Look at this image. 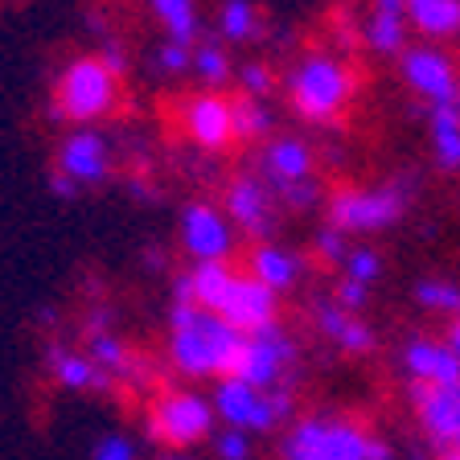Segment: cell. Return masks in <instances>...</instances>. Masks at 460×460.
Masks as SVG:
<instances>
[{
    "instance_id": "obj_5",
    "label": "cell",
    "mask_w": 460,
    "mask_h": 460,
    "mask_svg": "<svg viewBox=\"0 0 460 460\" xmlns=\"http://www.w3.org/2000/svg\"><path fill=\"white\" fill-rule=\"evenodd\" d=\"M407 190L402 185H345L329 193V226L341 234H370L386 230L407 214Z\"/></svg>"
},
{
    "instance_id": "obj_43",
    "label": "cell",
    "mask_w": 460,
    "mask_h": 460,
    "mask_svg": "<svg viewBox=\"0 0 460 460\" xmlns=\"http://www.w3.org/2000/svg\"><path fill=\"white\" fill-rule=\"evenodd\" d=\"M440 460H460V448H448V452H444Z\"/></svg>"
},
{
    "instance_id": "obj_35",
    "label": "cell",
    "mask_w": 460,
    "mask_h": 460,
    "mask_svg": "<svg viewBox=\"0 0 460 460\" xmlns=\"http://www.w3.org/2000/svg\"><path fill=\"white\" fill-rule=\"evenodd\" d=\"M349 234H341L337 226H325V230H316V239H313V255L321 259V263H345V255H349Z\"/></svg>"
},
{
    "instance_id": "obj_7",
    "label": "cell",
    "mask_w": 460,
    "mask_h": 460,
    "mask_svg": "<svg viewBox=\"0 0 460 460\" xmlns=\"http://www.w3.org/2000/svg\"><path fill=\"white\" fill-rule=\"evenodd\" d=\"M284 460H370V436L345 420H300L284 436Z\"/></svg>"
},
{
    "instance_id": "obj_32",
    "label": "cell",
    "mask_w": 460,
    "mask_h": 460,
    "mask_svg": "<svg viewBox=\"0 0 460 460\" xmlns=\"http://www.w3.org/2000/svg\"><path fill=\"white\" fill-rule=\"evenodd\" d=\"M268 190L284 210H313L316 198H321V181H316V177H308V181H292V185H268Z\"/></svg>"
},
{
    "instance_id": "obj_33",
    "label": "cell",
    "mask_w": 460,
    "mask_h": 460,
    "mask_svg": "<svg viewBox=\"0 0 460 460\" xmlns=\"http://www.w3.org/2000/svg\"><path fill=\"white\" fill-rule=\"evenodd\" d=\"M341 268H345L349 279H358V284L370 288L374 279L383 276V259H378V251H370V247H349V255H345Z\"/></svg>"
},
{
    "instance_id": "obj_44",
    "label": "cell",
    "mask_w": 460,
    "mask_h": 460,
    "mask_svg": "<svg viewBox=\"0 0 460 460\" xmlns=\"http://www.w3.org/2000/svg\"><path fill=\"white\" fill-rule=\"evenodd\" d=\"M456 111H460V95H456Z\"/></svg>"
},
{
    "instance_id": "obj_37",
    "label": "cell",
    "mask_w": 460,
    "mask_h": 460,
    "mask_svg": "<svg viewBox=\"0 0 460 460\" xmlns=\"http://www.w3.org/2000/svg\"><path fill=\"white\" fill-rule=\"evenodd\" d=\"M214 452H218L222 460H251V436L239 428H222L218 436H214Z\"/></svg>"
},
{
    "instance_id": "obj_10",
    "label": "cell",
    "mask_w": 460,
    "mask_h": 460,
    "mask_svg": "<svg viewBox=\"0 0 460 460\" xmlns=\"http://www.w3.org/2000/svg\"><path fill=\"white\" fill-rule=\"evenodd\" d=\"M399 75L428 107L456 103V95H460L456 62H452L440 46H431V41L402 49V54H399Z\"/></svg>"
},
{
    "instance_id": "obj_38",
    "label": "cell",
    "mask_w": 460,
    "mask_h": 460,
    "mask_svg": "<svg viewBox=\"0 0 460 460\" xmlns=\"http://www.w3.org/2000/svg\"><path fill=\"white\" fill-rule=\"evenodd\" d=\"M333 300H337L341 308H349V313H362L366 300H370V288L358 284V279H349V276H341V284H337Z\"/></svg>"
},
{
    "instance_id": "obj_21",
    "label": "cell",
    "mask_w": 460,
    "mask_h": 460,
    "mask_svg": "<svg viewBox=\"0 0 460 460\" xmlns=\"http://www.w3.org/2000/svg\"><path fill=\"white\" fill-rule=\"evenodd\" d=\"M316 329L329 337V341L341 349V354H370L374 349V333L358 313L341 308L337 300H325V305H316Z\"/></svg>"
},
{
    "instance_id": "obj_6",
    "label": "cell",
    "mask_w": 460,
    "mask_h": 460,
    "mask_svg": "<svg viewBox=\"0 0 460 460\" xmlns=\"http://www.w3.org/2000/svg\"><path fill=\"white\" fill-rule=\"evenodd\" d=\"M214 402V415H218L226 428H239V431H271L279 428V423L288 420V411H292V399H288V391H259V386L243 383V378H218V386H214L210 394Z\"/></svg>"
},
{
    "instance_id": "obj_30",
    "label": "cell",
    "mask_w": 460,
    "mask_h": 460,
    "mask_svg": "<svg viewBox=\"0 0 460 460\" xmlns=\"http://www.w3.org/2000/svg\"><path fill=\"white\" fill-rule=\"evenodd\" d=\"M415 300L431 313H448V316H460V288L448 284V279H420L415 284Z\"/></svg>"
},
{
    "instance_id": "obj_12",
    "label": "cell",
    "mask_w": 460,
    "mask_h": 460,
    "mask_svg": "<svg viewBox=\"0 0 460 460\" xmlns=\"http://www.w3.org/2000/svg\"><path fill=\"white\" fill-rule=\"evenodd\" d=\"M54 172L70 177L78 190L86 185H103L111 177V144L99 128H75L58 140L54 153Z\"/></svg>"
},
{
    "instance_id": "obj_22",
    "label": "cell",
    "mask_w": 460,
    "mask_h": 460,
    "mask_svg": "<svg viewBox=\"0 0 460 460\" xmlns=\"http://www.w3.org/2000/svg\"><path fill=\"white\" fill-rule=\"evenodd\" d=\"M402 4H407V25L428 41L460 38V0H402Z\"/></svg>"
},
{
    "instance_id": "obj_4",
    "label": "cell",
    "mask_w": 460,
    "mask_h": 460,
    "mask_svg": "<svg viewBox=\"0 0 460 460\" xmlns=\"http://www.w3.org/2000/svg\"><path fill=\"white\" fill-rule=\"evenodd\" d=\"M214 402L210 394H198V391H161L148 411V440L153 444H164L169 452H190L193 444L210 440L214 436Z\"/></svg>"
},
{
    "instance_id": "obj_42",
    "label": "cell",
    "mask_w": 460,
    "mask_h": 460,
    "mask_svg": "<svg viewBox=\"0 0 460 460\" xmlns=\"http://www.w3.org/2000/svg\"><path fill=\"white\" fill-rule=\"evenodd\" d=\"M161 460H193V456H190V452H164Z\"/></svg>"
},
{
    "instance_id": "obj_28",
    "label": "cell",
    "mask_w": 460,
    "mask_h": 460,
    "mask_svg": "<svg viewBox=\"0 0 460 460\" xmlns=\"http://www.w3.org/2000/svg\"><path fill=\"white\" fill-rule=\"evenodd\" d=\"M230 107H234V140L243 144H255V140H268V132L276 128V115H271L268 99H230Z\"/></svg>"
},
{
    "instance_id": "obj_2",
    "label": "cell",
    "mask_w": 460,
    "mask_h": 460,
    "mask_svg": "<svg viewBox=\"0 0 460 460\" xmlns=\"http://www.w3.org/2000/svg\"><path fill=\"white\" fill-rule=\"evenodd\" d=\"M119 99H124V78L111 75L99 54H78L54 78L49 119L70 128H99L119 111Z\"/></svg>"
},
{
    "instance_id": "obj_19",
    "label": "cell",
    "mask_w": 460,
    "mask_h": 460,
    "mask_svg": "<svg viewBox=\"0 0 460 460\" xmlns=\"http://www.w3.org/2000/svg\"><path fill=\"white\" fill-rule=\"evenodd\" d=\"M247 271L259 279L263 288H271L276 296H284V292H292V288L300 284V276H305V259L292 255L288 247H279V243H255L247 255Z\"/></svg>"
},
{
    "instance_id": "obj_41",
    "label": "cell",
    "mask_w": 460,
    "mask_h": 460,
    "mask_svg": "<svg viewBox=\"0 0 460 460\" xmlns=\"http://www.w3.org/2000/svg\"><path fill=\"white\" fill-rule=\"evenodd\" d=\"M448 349L460 358V321H452V329H448Z\"/></svg>"
},
{
    "instance_id": "obj_13",
    "label": "cell",
    "mask_w": 460,
    "mask_h": 460,
    "mask_svg": "<svg viewBox=\"0 0 460 460\" xmlns=\"http://www.w3.org/2000/svg\"><path fill=\"white\" fill-rule=\"evenodd\" d=\"M218 316L239 333H263V329L279 325V296L259 284L251 271H243V276H234L226 300L218 305Z\"/></svg>"
},
{
    "instance_id": "obj_15",
    "label": "cell",
    "mask_w": 460,
    "mask_h": 460,
    "mask_svg": "<svg viewBox=\"0 0 460 460\" xmlns=\"http://www.w3.org/2000/svg\"><path fill=\"white\" fill-rule=\"evenodd\" d=\"M415 415H420L423 431L440 444L444 452L460 448V383L452 386H411Z\"/></svg>"
},
{
    "instance_id": "obj_23",
    "label": "cell",
    "mask_w": 460,
    "mask_h": 460,
    "mask_svg": "<svg viewBox=\"0 0 460 460\" xmlns=\"http://www.w3.org/2000/svg\"><path fill=\"white\" fill-rule=\"evenodd\" d=\"M86 354L95 358V366L107 374V378H119V383H140L144 378V366L132 358V349H128L124 341L115 333H107V329H99V333H91V341H86Z\"/></svg>"
},
{
    "instance_id": "obj_26",
    "label": "cell",
    "mask_w": 460,
    "mask_h": 460,
    "mask_svg": "<svg viewBox=\"0 0 460 460\" xmlns=\"http://www.w3.org/2000/svg\"><path fill=\"white\" fill-rule=\"evenodd\" d=\"M239 271L230 268V263H193L190 268V284H193V305L198 308H210L218 313V305L226 300L230 284H234Z\"/></svg>"
},
{
    "instance_id": "obj_11",
    "label": "cell",
    "mask_w": 460,
    "mask_h": 460,
    "mask_svg": "<svg viewBox=\"0 0 460 460\" xmlns=\"http://www.w3.org/2000/svg\"><path fill=\"white\" fill-rule=\"evenodd\" d=\"M296 362V341L284 329H263V333H247L234 358V378L259 386V391H276L288 366Z\"/></svg>"
},
{
    "instance_id": "obj_27",
    "label": "cell",
    "mask_w": 460,
    "mask_h": 460,
    "mask_svg": "<svg viewBox=\"0 0 460 460\" xmlns=\"http://www.w3.org/2000/svg\"><path fill=\"white\" fill-rule=\"evenodd\" d=\"M263 17H259L255 0H222L218 4V38L230 46H243V41H255Z\"/></svg>"
},
{
    "instance_id": "obj_8",
    "label": "cell",
    "mask_w": 460,
    "mask_h": 460,
    "mask_svg": "<svg viewBox=\"0 0 460 460\" xmlns=\"http://www.w3.org/2000/svg\"><path fill=\"white\" fill-rule=\"evenodd\" d=\"M181 247L193 263H230L239 251V230L214 201H190L181 210Z\"/></svg>"
},
{
    "instance_id": "obj_40",
    "label": "cell",
    "mask_w": 460,
    "mask_h": 460,
    "mask_svg": "<svg viewBox=\"0 0 460 460\" xmlns=\"http://www.w3.org/2000/svg\"><path fill=\"white\" fill-rule=\"evenodd\" d=\"M49 190H54V198H78V185L70 181V177H62V172H54V177H49Z\"/></svg>"
},
{
    "instance_id": "obj_17",
    "label": "cell",
    "mask_w": 460,
    "mask_h": 460,
    "mask_svg": "<svg viewBox=\"0 0 460 460\" xmlns=\"http://www.w3.org/2000/svg\"><path fill=\"white\" fill-rule=\"evenodd\" d=\"M402 370L411 374V383L420 386H452L460 383V358L448 349V341H415L402 345Z\"/></svg>"
},
{
    "instance_id": "obj_3",
    "label": "cell",
    "mask_w": 460,
    "mask_h": 460,
    "mask_svg": "<svg viewBox=\"0 0 460 460\" xmlns=\"http://www.w3.org/2000/svg\"><path fill=\"white\" fill-rule=\"evenodd\" d=\"M354 91H358L354 66L345 58L329 54V49L300 54L284 75L288 107L308 124H333L337 115L354 103Z\"/></svg>"
},
{
    "instance_id": "obj_16",
    "label": "cell",
    "mask_w": 460,
    "mask_h": 460,
    "mask_svg": "<svg viewBox=\"0 0 460 460\" xmlns=\"http://www.w3.org/2000/svg\"><path fill=\"white\" fill-rule=\"evenodd\" d=\"M259 172L268 185H292L316 177V153L300 136H268L259 148Z\"/></svg>"
},
{
    "instance_id": "obj_20",
    "label": "cell",
    "mask_w": 460,
    "mask_h": 460,
    "mask_svg": "<svg viewBox=\"0 0 460 460\" xmlns=\"http://www.w3.org/2000/svg\"><path fill=\"white\" fill-rule=\"evenodd\" d=\"M46 362H49V374H54L58 386H66V391H107L111 378L95 366V358L86 354V349H66V345H49L46 349Z\"/></svg>"
},
{
    "instance_id": "obj_1",
    "label": "cell",
    "mask_w": 460,
    "mask_h": 460,
    "mask_svg": "<svg viewBox=\"0 0 460 460\" xmlns=\"http://www.w3.org/2000/svg\"><path fill=\"white\" fill-rule=\"evenodd\" d=\"M243 337L234 325H226L218 313L198 305L169 308V366L181 378H230L239 358Z\"/></svg>"
},
{
    "instance_id": "obj_14",
    "label": "cell",
    "mask_w": 460,
    "mask_h": 460,
    "mask_svg": "<svg viewBox=\"0 0 460 460\" xmlns=\"http://www.w3.org/2000/svg\"><path fill=\"white\" fill-rule=\"evenodd\" d=\"M226 218L234 222L239 234H251V239H268L271 218H276V198H271L268 181L263 177H251V172H239L230 177L226 185Z\"/></svg>"
},
{
    "instance_id": "obj_39",
    "label": "cell",
    "mask_w": 460,
    "mask_h": 460,
    "mask_svg": "<svg viewBox=\"0 0 460 460\" xmlns=\"http://www.w3.org/2000/svg\"><path fill=\"white\" fill-rule=\"evenodd\" d=\"M99 58H103V66L111 70V75H119V78L128 75V54L119 46H103V49H99Z\"/></svg>"
},
{
    "instance_id": "obj_31",
    "label": "cell",
    "mask_w": 460,
    "mask_h": 460,
    "mask_svg": "<svg viewBox=\"0 0 460 460\" xmlns=\"http://www.w3.org/2000/svg\"><path fill=\"white\" fill-rule=\"evenodd\" d=\"M234 83H239V95H247V99H268L271 91H276V75H271V66H263V62H243V66H234Z\"/></svg>"
},
{
    "instance_id": "obj_36",
    "label": "cell",
    "mask_w": 460,
    "mask_h": 460,
    "mask_svg": "<svg viewBox=\"0 0 460 460\" xmlns=\"http://www.w3.org/2000/svg\"><path fill=\"white\" fill-rule=\"evenodd\" d=\"M156 66H161L164 75H185V70H193V46L164 38L161 49H156Z\"/></svg>"
},
{
    "instance_id": "obj_34",
    "label": "cell",
    "mask_w": 460,
    "mask_h": 460,
    "mask_svg": "<svg viewBox=\"0 0 460 460\" xmlns=\"http://www.w3.org/2000/svg\"><path fill=\"white\" fill-rule=\"evenodd\" d=\"M140 448H136L132 436L124 431H103L95 444H91V460H136Z\"/></svg>"
},
{
    "instance_id": "obj_29",
    "label": "cell",
    "mask_w": 460,
    "mask_h": 460,
    "mask_svg": "<svg viewBox=\"0 0 460 460\" xmlns=\"http://www.w3.org/2000/svg\"><path fill=\"white\" fill-rule=\"evenodd\" d=\"M193 75H198V83L206 91H222L230 83V75H234L226 46L222 41H198L193 46Z\"/></svg>"
},
{
    "instance_id": "obj_25",
    "label": "cell",
    "mask_w": 460,
    "mask_h": 460,
    "mask_svg": "<svg viewBox=\"0 0 460 460\" xmlns=\"http://www.w3.org/2000/svg\"><path fill=\"white\" fill-rule=\"evenodd\" d=\"M156 25L169 41H185V46H198L201 33V9L198 0H148Z\"/></svg>"
},
{
    "instance_id": "obj_24",
    "label": "cell",
    "mask_w": 460,
    "mask_h": 460,
    "mask_svg": "<svg viewBox=\"0 0 460 460\" xmlns=\"http://www.w3.org/2000/svg\"><path fill=\"white\" fill-rule=\"evenodd\" d=\"M428 128H431V153L444 172L460 169V111L456 103L428 107Z\"/></svg>"
},
{
    "instance_id": "obj_18",
    "label": "cell",
    "mask_w": 460,
    "mask_h": 460,
    "mask_svg": "<svg viewBox=\"0 0 460 460\" xmlns=\"http://www.w3.org/2000/svg\"><path fill=\"white\" fill-rule=\"evenodd\" d=\"M407 4L402 0H370V13L362 21L366 49L383 58H399L407 49Z\"/></svg>"
},
{
    "instance_id": "obj_9",
    "label": "cell",
    "mask_w": 460,
    "mask_h": 460,
    "mask_svg": "<svg viewBox=\"0 0 460 460\" xmlns=\"http://www.w3.org/2000/svg\"><path fill=\"white\" fill-rule=\"evenodd\" d=\"M177 124L185 140L198 144L201 153H226L234 140V107L222 91H193L177 107Z\"/></svg>"
}]
</instances>
